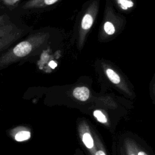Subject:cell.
Returning a JSON list of instances; mask_svg holds the SVG:
<instances>
[{
  "instance_id": "cell-1",
  "label": "cell",
  "mask_w": 155,
  "mask_h": 155,
  "mask_svg": "<svg viewBox=\"0 0 155 155\" xmlns=\"http://www.w3.org/2000/svg\"><path fill=\"white\" fill-rule=\"evenodd\" d=\"M78 140L87 155H111L96 127L85 117L76 121Z\"/></svg>"
},
{
  "instance_id": "cell-2",
  "label": "cell",
  "mask_w": 155,
  "mask_h": 155,
  "mask_svg": "<svg viewBox=\"0 0 155 155\" xmlns=\"http://www.w3.org/2000/svg\"><path fill=\"white\" fill-rule=\"evenodd\" d=\"M126 108H119L117 104H104L102 106L92 107L84 111L86 114L103 126L113 134L120 120L127 114Z\"/></svg>"
},
{
  "instance_id": "cell-3",
  "label": "cell",
  "mask_w": 155,
  "mask_h": 155,
  "mask_svg": "<svg viewBox=\"0 0 155 155\" xmlns=\"http://www.w3.org/2000/svg\"><path fill=\"white\" fill-rule=\"evenodd\" d=\"M133 132L116 131L111 137V155H136L133 140Z\"/></svg>"
},
{
  "instance_id": "cell-4",
  "label": "cell",
  "mask_w": 155,
  "mask_h": 155,
  "mask_svg": "<svg viewBox=\"0 0 155 155\" xmlns=\"http://www.w3.org/2000/svg\"><path fill=\"white\" fill-rule=\"evenodd\" d=\"M9 137L16 142H22L29 140L31 137V130L28 126L20 125L8 129L6 131Z\"/></svg>"
},
{
  "instance_id": "cell-5",
  "label": "cell",
  "mask_w": 155,
  "mask_h": 155,
  "mask_svg": "<svg viewBox=\"0 0 155 155\" xmlns=\"http://www.w3.org/2000/svg\"><path fill=\"white\" fill-rule=\"evenodd\" d=\"M133 136L136 155H154L151 147L144 139L134 133Z\"/></svg>"
},
{
  "instance_id": "cell-6",
  "label": "cell",
  "mask_w": 155,
  "mask_h": 155,
  "mask_svg": "<svg viewBox=\"0 0 155 155\" xmlns=\"http://www.w3.org/2000/svg\"><path fill=\"white\" fill-rule=\"evenodd\" d=\"M32 50L31 44L28 41H23L18 44L13 48V53L18 57H24L27 55Z\"/></svg>"
},
{
  "instance_id": "cell-7",
  "label": "cell",
  "mask_w": 155,
  "mask_h": 155,
  "mask_svg": "<svg viewBox=\"0 0 155 155\" xmlns=\"http://www.w3.org/2000/svg\"><path fill=\"white\" fill-rule=\"evenodd\" d=\"M72 94L76 100L81 102H86L90 98V93L87 87H78L73 90Z\"/></svg>"
},
{
  "instance_id": "cell-8",
  "label": "cell",
  "mask_w": 155,
  "mask_h": 155,
  "mask_svg": "<svg viewBox=\"0 0 155 155\" xmlns=\"http://www.w3.org/2000/svg\"><path fill=\"white\" fill-rule=\"evenodd\" d=\"M106 74L109 80L114 84H119L120 82L119 76L112 69L108 68L106 70Z\"/></svg>"
},
{
  "instance_id": "cell-9",
  "label": "cell",
  "mask_w": 155,
  "mask_h": 155,
  "mask_svg": "<svg viewBox=\"0 0 155 155\" xmlns=\"http://www.w3.org/2000/svg\"><path fill=\"white\" fill-rule=\"evenodd\" d=\"M93 24V18L90 14H85L82 20L81 26L84 30L89 29Z\"/></svg>"
},
{
  "instance_id": "cell-10",
  "label": "cell",
  "mask_w": 155,
  "mask_h": 155,
  "mask_svg": "<svg viewBox=\"0 0 155 155\" xmlns=\"http://www.w3.org/2000/svg\"><path fill=\"white\" fill-rule=\"evenodd\" d=\"M104 28L105 31L109 35H113L115 31L114 27L113 24L112 23H111L110 22H106L104 24Z\"/></svg>"
},
{
  "instance_id": "cell-11",
  "label": "cell",
  "mask_w": 155,
  "mask_h": 155,
  "mask_svg": "<svg viewBox=\"0 0 155 155\" xmlns=\"http://www.w3.org/2000/svg\"><path fill=\"white\" fill-rule=\"evenodd\" d=\"M117 2L120 5L121 7L124 10L132 7L134 5V3L130 0H117Z\"/></svg>"
},
{
  "instance_id": "cell-12",
  "label": "cell",
  "mask_w": 155,
  "mask_h": 155,
  "mask_svg": "<svg viewBox=\"0 0 155 155\" xmlns=\"http://www.w3.org/2000/svg\"><path fill=\"white\" fill-rule=\"evenodd\" d=\"M74 155H87L85 154V153L82 150L81 148H78L75 150L74 153Z\"/></svg>"
},
{
  "instance_id": "cell-13",
  "label": "cell",
  "mask_w": 155,
  "mask_h": 155,
  "mask_svg": "<svg viewBox=\"0 0 155 155\" xmlns=\"http://www.w3.org/2000/svg\"><path fill=\"white\" fill-rule=\"evenodd\" d=\"M58 0H44V2L47 5H51L55 3Z\"/></svg>"
},
{
  "instance_id": "cell-14",
  "label": "cell",
  "mask_w": 155,
  "mask_h": 155,
  "mask_svg": "<svg viewBox=\"0 0 155 155\" xmlns=\"http://www.w3.org/2000/svg\"><path fill=\"white\" fill-rule=\"evenodd\" d=\"M49 65L52 68H55L56 67V64L54 62V61H51L50 62V64H49Z\"/></svg>"
},
{
  "instance_id": "cell-15",
  "label": "cell",
  "mask_w": 155,
  "mask_h": 155,
  "mask_svg": "<svg viewBox=\"0 0 155 155\" xmlns=\"http://www.w3.org/2000/svg\"><path fill=\"white\" fill-rule=\"evenodd\" d=\"M17 1H18V0H8V2H12L11 3H14L15 2Z\"/></svg>"
}]
</instances>
